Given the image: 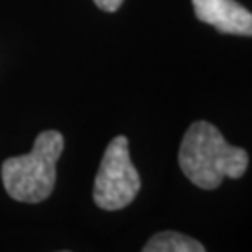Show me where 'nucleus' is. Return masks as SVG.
I'll list each match as a JSON object with an SVG mask.
<instances>
[{"label":"nucleus","instance_id":"f03ea898","mask_svg":"<svg viewBox=\"0 0 252 252\" xmlns=\"http://www.w3.org/2000/svg\"><path fill=\"white\" fill-rule=\"evenodd\" d=\"M63 152V136L58 131H43L32 152L9 157L2 162L6 192L17 202L37 204L51 196L56 183V161Z\"/></svg>","mask_w":252,"mask_h":252},{"label":"nucleus","instance_id":"7ed1b4c3","mask_svg":"<svg viewBox=\"0 0 252 252\" xmlns=\"http://www.w3.org/2000/svg\"><path fill=\"white\" fill-rule=\"evenodd\" d=\"M140 190V176L129 157V142L124 135L110 140L103 153L94 183V202L105 211L127 207Z\"/></svg>","mask_w":252,"mask_h":252},{"label":"nucleus","instance_id":"39448f33","mask_svg":"<svg viewBox=\"0 0 252 252\" xmlns=\"http://www.w3.org/2000/svg\"><path fill=\"white\" fill-rule=\"evenodd\" d=\"M144 252H204L206 247L180 232H159L142 247Z\"/></svg>","mask_w":252,"mask_h":252},{"label":"nucleus","instance_id":"20e7f679","mask_svg":"<svg viewBox=\"0 0 252 252\" xmlns=\"http://www.w3.org/2000/svg\"><path fill=\"white\" fill-rule=\"evenodd\" d=\"M192 8L198 21L220 34L252 36V13L235 0H192Z\"/></svg>","mask_w":252,"mask_h":252},{"label":"nucleus","instance_id":"423d86ee","mask_svg":"<svg viewBox=\"0 0 252 252\" xmlns=\"http://www.w3.org/2000/svg\"><path fill=\"white\" fill-rule=\"evenodd\" d=\"M95 2V6L103 11H108V13H112V11H116L122 4H124V0H94Z\"/></svg>","mask_w":252,"mask_h":252},{"label":"nucleus","instance_id":"f257e3e1","mask_svg":"<svg viewBox=\"0 0 252 252\" xmlns=\"http://www.w3.org/2000/svg\"><path fill=\"white\" fill-rule=\"evenodd\" d=\"M180 168L200 189H219L224 178L239 180L249 168V153L226 142L222 133L209 122H194L180 146Z\"/></svg>","mask_w":252,"mask_h":252}]
</instances>
